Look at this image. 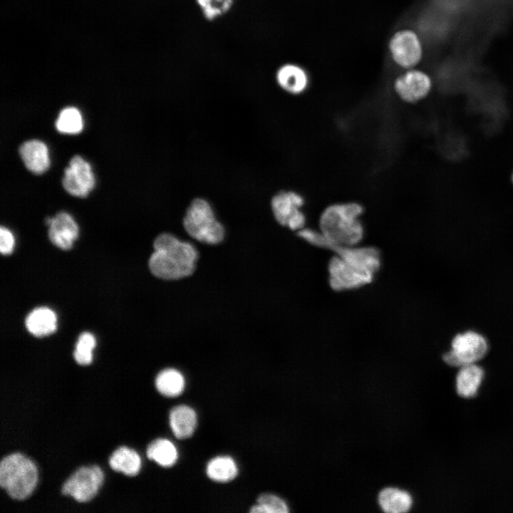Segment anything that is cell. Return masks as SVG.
Wrapping results in <instances>:
<instances>
[{
	"mask_svg": "<svg viewBox=\"0 0 513 513\" xmlns=\"http://www.w3.org/2000/svg\"><path fill=\"white\" fill-rule=\"evenodd\" d=\"M95 343V337L89 332H84L79 336L73 353L74 358L78 364L88 365L92 362L93 349Z\"/></svg>",
	"mask_w": 513,
	"mask_h": 513,
	"instance_id": "cell-27",
	"label": "cell"
},
{
	"mask_svg": "<svg viewBox=\"0 0 513 513\" xmlns=\"http://www.w3.org/2000/svg\"><path fill=\"white\" fill-rule=\"evenodd\" d=\"M185 383L182 374L174 368L162 370L155 379V386L158 392L170 398L180 395L184 390Z\"/></svg>",
	"mask_w": 513,
	"mask_h": 513,
	"instance_id": "cell-22",
	"label": "cell"
},
{
	"mask_svg": "<svg viewBox=\"0 0 513 513\" xmlns=\"http://www.w3.org/2000/svg\"><path fill=\"white\" fill-rule=\"evenodd\" d=\"M14 238L11 232L4 227L0 228V251L2 254H10L14 248Z\"/></svg>",
	"mask_w": 513,
	"mask_h": 513,
	"instance_id": "cell-29",
	"label": "cell"
},
{
	"mask_svg": "<svg viewBox=\"0 0 513 513\" xmlns=\"http://www.w3.org/2000/svg\"><path fill=\"white\" fill-rule=\"evenodd\" d=\"M103 472L97 465L82 467L63 483L61 492L80 502L92 499L103 482Z\"/></svg>",
	"mask_w": 513,
	"mask_h": 513,
	"instance_id": "cell-7",
	"label": "cell"
},
{
	"mask_svg": "<svg viewBox=\"0 0 513 513\" xmlns=\"http://www.w3.org/2000/svg\"><path fill=\"white\" fill-rule=\"evenodd\" d=\"M154 252L149 259V268L155 276L177 280L190 276L196 268L199 254L190 243L174 235L163 233L153 243Z\"/></svg>",
	"mask_w": 513,
	"mask_h": 513,
	"instance_id": "cell-1",
	"label": "cell"
},
{
	"mask_svg": "<svg viewBox=\"0 0 513 513\" xmlns=\"http://www.w3.org/2000/svg\"><path fill=\"white\" fill-rule=\"evenodd\" d=\"M378 499L381 509L388 513L408 512L413 503L412 497L408 492L395 487L382 489Z\"/></svg>",
	"mask_w": 513,
	"mask_h": 513,
	"instance_id": "cell-19",
	"label": "cell"
},
{
	"mask_svg": "<svg viewBox=\"0 0 513 513\" xmlns=\"http://www.w3.org/2000/svg\"><path fill=\"white\" fill-rule=\"evenodd\" d=\"M169 422L174 435L179 439H186L191 437L196 429L197 414L188 405H177L170 410Z\"/></svg>",
	"mask_w": 513,
	"mask_h": 513,
	"instance_id": "cell-16",
	"label": "cell"
},
{
	"mask_svg": "<svg viewBox=\"0 0 513 513\" xmlns=\"http://www.w3.org/2000/svg\"><path fill=\"white\" fill-rule=\"evenodd\" d=\"M49 226L50 241L61 249H69L78 235V227L73 218L64 212H58L54 217H47Z\"/></svg>",
	"mask_w": 513,
	"mask_h": 513,
	"instance_id": "cell-12",
	"label": "cell"
},
{
	"mask_svg": "<svg viewBox=\"0 0 513 513\" xmlns=\"http://www.w3.org/2000/svg\"><path fill=\"white\" fill-rule=\"evenodd\" d=\"M206 473L215 482H227L234 480L238 473L234 460L229 456H218L207 465Z\"/></svg>",
	"mask_w": 513,
	"mask_h": 513,
	"instance_id": "cell-23",
	"label": "cell"
},
{
	"mask_svg": "<svg viewBox=\"0 0 513 513\" xmlns=\"http://www.w3.org/2000/svg\"><path fill=\"white\" fill-rule=\"evenodd\" d=\"M297 235L311 245L330 249L332 248L331 244L319 229L304 227L297 231Z\"/></svg>",
	"mask_w": 513,
	"mask_h": 513,
	"instance_id": "cell-28",
	"label": "cell"
},
{
	"mask_svg": "<svg viewBox=\"0 0 513 513\" xmlns=\"http://www.w3.org/2000/svg\"><path fill=\"white\" fill-rule=\"evenodd\" d=\"M19 152L26 167L34 174L43 173L50 165L48 148L42 141H26L21 145Z\"/></svg>",
	"mask_w": 513,
	"mask_h": 513,
	"instance_id": "cell-15",
	"label": "cell"
},
{
	"mask_svg": "<svg viewBox=\"0 0 513 513\" xmlns=\"http://www.w3.org/2000/svg\"><path fill=\"white\" fill-rule=\"evenodd\" d=\"M484 376L483 369L475 363L460 367L456 377L457 394L463 398L475 396Z\"/></svg>",
	"mask_w": 513,
	"mask_h": 513,
	"instance_id": "cell-18",
	"label": "cell"
},
{
	"mask_svg": "<svg viewBox=\"0 0 513 513\" xmlns=\"http://www.w3.org/2000/svg\"><path fill=\"white\" fill-rule=\"evenodd\" d=\"M364 213L363 204L356 201L337 202L327 205L318 218V229L336 247L358 245L365 229L361 220Z\"/></svg>",
	"mask_w": 513,
	"mask_h": 513,
	"instance_id": "cell-2",
	"label": "cell"
},
{
	"mask_svg": "<svg viewBox=\"0 0 513 513\" xmlns=\"http://www.w3.org/2000/svg\"><path fill=\"white\" fill-rule=\"evenodd\" d=\"M56 316L52 310L47 307H38L28 314L25 325L31 334L42 337L56 331Z\"/></svg>",
	"mask_w": 513,
	"mask_h": 513,
	"instance_id": "cell-17",
	"label": "cell"
},
{
	"mask_svg": "<svg viewBox=\"0 0 513 513\" xmlns=\"http://www.w3.org/2000/svg\"><path fill=\"white\" fill-rule=\"evenodd\" d=\"M235 0H195L203 17L214 21L226 15L233 7Z\"/></svg>",
	"mask_w": 513,
	"mask_h": 513,
	"instance_id": "cell-25",
	"label": "cell"
},
{
	"mask_svg": "<svg viewBox=\"0 0 513 513\" xmlns=\"http://www.w3.org/2000/svg\"><path fill=\"white\" fill-rule=\"evenodd\" d=\"M336 254L357 268L372 274L378 271L381 265L380 252L373 247H336L333 249Z\"/></svg>",
	"mask_w": 513,
	"mask_h": 513,
	"instance_id": "cell-13",
	"label": "cell"
},
{
	"mask_svg": "<svg viewBox=\"0 0 513 513\" xmlns=\"http://www.w3.org/2000/svg\"><path fill=\"white\" fill-rule=\"evenodd\" d=\"M83 127V118L80 111L74 107H67L61 110L56 121V128L63 134H78Z\"/></svg>",
	"mask_w": 513,
	"mask_h": 513,
	"instance_id": "cell-24",
	"label": "cell"
},
{
	"mask_svg": "<svg viewBox=\"0 0 513 513\" xmlns=\"http://www.w3.org/2000/svg\"><path fill=\"white\" fill-rule=\"evenodd\" d=\"M432 88V81L425 72L409 68L394 81L393 90L400 100L416 103L425 98Z\"/></svg>",
	"mask_w": 513,
	"mask_h": 513,
	"instance_id": "cell-10",
	"label": "cell"
},
{
	"mask_svg": "<svg viewBox=\"0 0 513 513\" xmlns=\"http://www.w3.org/2000/svg\"><path fill=\"white\" fill-rule=\"evenodd\" d=\"M253 513H287L289 507L279 497L264 493L257 499V504L252 506L249 510Z\"/></svg>",
	"mask_w": 513,
	"mask_h": 513,
	"instance_id": "cell-26",
	"label": "cell"
},
{
	"mask_svg": "<svg viewBox=\"0 0 513 513\" xmlns=\"http://www.w3.org/2000/svg\"><path fill=\"white\" fill-rule=\"evenodd\" d=\"M512 182H513V174H512Z\"/></svg>",
	"mask_w": 513,
	"mask_h": 513,
	"instance_id": "cell-30",
	"label": "cell"
},
{
	"mask_svg": "<svg viewBox=\"0 0 513 513\" xmlns=\"http://www.w3.org/2000/svg\"><path fill=\"white\" fill-rule=\"evenodd\" d=\"M328 281L335 291L351 290L370 284L374 275L366 272L337 254L328 262Z\"/></svg>",
	"mask_w": 513,
	"mask_h": 513,
	"instance_id": "cell-8",
	"label": "cell"
},
{
	"mask_svg": "<svg viewBox=\"0 0 513 513\" xmlns=\"http://www.w3.org/2000/svg\"><path fill=\"white\" fill-rule=\"evenodd\" d=\"M38 470L34 462L21 453L4 457L0 463V485L13 499L22 500L34 490Z\"/></svg>",
	"mask_w": 513,
	"mask_h": 513,
	"instance_id": "cell-3",
	"label": "cell"
},
{
	"mask_svg": "<svg viewBox=\"0 0 513 513\" xmlns=\"http://www.w3.org/2000/svg\"><path fill=\"white\" fill-rule=\"evenodd\" d=\"M183 226L192 238L208 244L220 243L225 234L210 204L202 198L192 201L183 218Z\"/></svg>",
	"mask_w": 513,
	"mask_h": 513,
	"instance_id": "cell-4",
	"label": "cell"
},
{
	"mask_svg": "<svg viewBox=\"0 0 513 513\" xmlns=\"http://www.w3.org/2000/svg\"><path fill=\"white\" fill-rule=\"evenodd\" d=\"M147 456L164 467L172 466L177 460L178 452L169 440L160 438L152 441L147 448Z\"/></svg>",
	"mask_w": 513,
	"mask_h": 513,
	"instance_id": "cell-21",
	"label": "cell"
},
{
	"mask_svg": "<svg viewBox=\"0 0 513 513\" xmlns=\"http://www.w3.org/2000/svg\"><path fill=\"white\" fill-rule=\"evenodd\" d=\"M389 50L394 62L405 68H412L421 60L423 48L418 35L403 29L396 32L389 42Z\"/></svg>",
	"mask_w": 513,
	"mask_h": 513,
	"instance_id": "cell-9",
	"label": "cell"
},
{
	"mask_svg": "<svg viewBox=\"0 0 513 513\" xmlns=\"http://www.w3.org/2000/svg\"><path fill=\"white\" fill-rule=\"evenodd\" d=\"M452 349L443 355V361L452 366L462 367L482 359L487 352L488 344L483 336L473 331L456 335Z\"/></svg>",
	"mask_w": 513,
	"mask_h": 513,
	"instance_id": "cell-5",
	"label": "cell"
},
{
	"mask_svg": "<svg viewBox=\"0 0 513 513\" xmlns=\"http://www.w3.org/2000/svg\"><path fill=\"white\" fill-rule=\"evenodd\" d=\"M110 467L128 476L136 475L141 467V459L135 450L120 447L113 452L109 459Z\"/></svg>",
	"mask_w": 513,
	"mask_h": 513,
	"instance_id": "cell-20",
	"label": "cell"
},
{
	"mask_svg": "<svg viewBox=\"0 0 513 513\" xmlns=\"http://www.w3.org/2000/svg\"><path fill=\"white\" fill-rule=\"evenodd\" d=\"M276 81L282 90L295 95L303 93L309 85L306 71L294 63L281 66L276 72Z\"/></svg>",
	"mask_w": 513,
	"mask_h": 513,
	"instance_id": "cell-14",
	"label": "cell"
},
{
	"mask_svg": "<svg viewBox=\"0 0 513 513\" xmlns=\"http://www.w3.org/2000/svg\"><path fill=\"white\" fill-rule=\"evenodd\" d=\"M62 183L66 191L71 195L86 197L95 183L90 164L79 155L73 156L64 170Z\"/></svg>",
	"mask_w": 513,
	"mask_h": 513,
	"instance_id": "cell-11",
	"label": "cell"
},
{
	"mask_svg": "<svg viewBox=\"0 0 513 513\" xmlns=\"http://www.w3.org/2000/svg\"><path fill=\"white\" fill-rule=\"evenodd\" d=\"M304 196L293 190L280 191L271 199V207L276 220L282 226L299 231L305 227L306 217L302 210Z\"/></svg>",
	"mask_w": 513,
	"mask_h": 513,
	"instance_id": "cell-6",
	"label": "cell"
}]
</instances>
